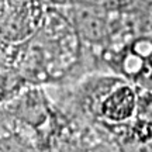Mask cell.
Listing matches in <instances>:
<instances>
[{"label":"cell","mask_w":152,"mask_h":152,"mask_svg":"<svg viewBox=\"0 0 152 152\" xmlns=\"http://www.w3.org/2000/svg\"><path fill=\"white\" fill-rule=\"evenodd\" d=\"M135 106L137 99L134 90L130 86H121L102 103V114L110 121L120 123L132 117Z\"/></svg>","instance_id":"obj_1"}]
</instances>
